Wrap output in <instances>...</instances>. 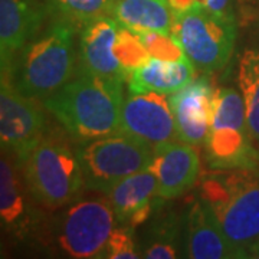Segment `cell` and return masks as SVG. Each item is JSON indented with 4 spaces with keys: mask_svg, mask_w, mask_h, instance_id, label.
Instances as JSON below:
<instances>
[{
    "mask_svg": "<svg viewBox=\"0 0 259 259\" xmlns=\"http://www.w3.org/2000/svg\"><path fill=\"white\" fill-rule=\"evenodd\" d=\"M78 28L79 25L69 19L51 15L19 52L8 74L20 93L44 101L78 74Z\"/></svg>",
    "mask_w": 259,
    "mask_h": 259,
    "instance_id": "6da1fadb",
    "label": "cell"
},
{
    "mask_svg": "<svg viewBox=\"0 0 259 259\" xmlns=\"http://www.w3.org/2000/svg\"><path fill=\"white\" fill-rule=\"evenodd\" d=\"M122 102V83L78 72L42 105L71 139L85 141L121 131Z\"/></svg>",
    "mask_w": 259,
    "mask_h": 259,
    "instance_id": "7a4b0ae2",
    "label": "cell"
},
{
    "mask_svg": "<svg viewBox=\"0 0 259 259\" xmlns=\"http://www.w3.org/2000/svg\"><path fill=\"white\" fill-rule=\"evenodd\" d=\"M199 193L236 256L259 258V170H213L203 176Z\"/></svg>",
    "mask_w": 259,
    "mask_h": 259,
    "instance_id": "3957f363",
    "label": "cell"
},
{
    "mask_svg": "<svg viewBox=\"0 0 259 259\" xmlns=\"http://www.w3.org/2000/svg\"><path fill=\"white\" fill-rule=\"evenodd\" d=\"M30 193L44 209L58 210L78 200L85 189L75 141L48 127L44 139L22 164Z\"/></svg>",
    "mask_w": 259,
    "mask_h": 259,
    "instance_id": "277c9868",
    "label": "cell"
},
{
    "mask_svg": "<svg viewBox=\"0 0 259 259\" xmlns=\"http://www.w3.org/2000/svg\"><path fill=\"white\" fill-rule=\"evenodd\" d=\"M85 187L105 194L122 179L151 166L154 146L124 131L75 143Z\"/></svg>",
    "mask_w": 259,
    "mask_h": 259,
    "instance_id": "5b68a950",
    "label": "cell"
},
{
    "mask_svg": "<svg viewBox=\"0 0 259 259\" xmlns=\"http://www.w3.org/2000/svg\"><path fill=\"white\" fill-rule=\"evenodd\" d=\"M115 223L108 196L78 199L68 204L54 222L47 241L52 239L59 252L68 258H102Z\"/></svg>",
    "mask_w": 259,
    "mask_h": 259,
    "instance_id": "8992f818",
    "label": "cell"
},
{
    "mask_svg": "<svg viewBox=\"0 0 259 259\" xmlns=\"http://www.w3.org/2000/svg\"><path fill=\"white\" fill-rule=\"evenodd\" d=\"M171 33L196 69L213 74L231 61L238 36L236 19L216 16L202 8L173 13Z\"/></svg>",
    "mask_w": 259,
    "mask_h": 259,
    "instance_id": "52a82bcc",
    "label": "cell"
},
{
    "mask_svg": "<svg viewBox=\"0 0 259 259\" xmlns=\"http://www.w3.org/2000/svg\"><path fill=\"white\" fill-rule=\"evenodd\" d=\"M47 130V117L39 101L20 93L9 75L2 74L0 143L3 153H9L23 164Z\"/></svg>",
    "mask_w": 259,
    "mask_h": 259,
    "instance_id": "ba28073f",
    "label": "cell"
},
{
    "mask_svg": "<svg viewBox=\"0 0 259 259\" xmlns=\"http://www.w3.org/2000/svg\"><path fill=\"white\" fill-rule=\"evenodd\" d=\"M39 207L25 180L22 164L5 153L0 161L2 229L19 241H45L48 225Z\"/></svg>",
    "mask_w": 259,
    "mask_h": 259,
    "instance_id": "9c48e42d",
    "label": "cell"
},
{
    "mask_svg": "<svg viewBox=\"0 0 259 259\" xmlns=\"http://www.w3.org/2000/svg\"><path fill=\"white\" fill-rule=\"evenodd\" d=\"M121 131L158 146L177 139L176 120L167 94L128 93L124 97Z\"/></svg>",
    "mask_w": 259,
    "mask_h": 259,
    "instance_id": "30bf717a",
    "label": "cell"
},
{
    "mask_svg": "<svg viewBox=\"0 0 259 259\" xmlns=\"http://www.w3.org/2000/svg\"><path fill=\"white\" fill-rule=\"evenodd\" d=\"M120 23L112 16H100L83 23L78 42V72L114 83H127L114 45Z\"/></svg>",
    "mask_w": 259,
    "mask_h": 259,
    "instance_id": "8fae6325",
    "label": "cell"
},
{
    "mask_svg": "<svg viewBox=\"0 0 259 259\" xmlns=\"http://www.w3.org/2000/svg\"><path fill=\"white\" fill-rule=\"evenodd\" d=\"M52 10L39 0H0V65L9 74L18 54L51 18Z\"/></svg>",
    "mask_w": 259,
    "mask_h": 259,
    "instance_id": "7c38bea8",
    "label": "cell"
},
{
    "mask_svg": "<svg viewBox=\"0 0 259 259\" xmlns=\"http://www.w3.org/2000/svg\"><path fill=\"white\" fill-rule=\"evenodd\" d=\"M150 168L157 176V196L173 200L189 192L200 175V156L193 144L180 140L166 141L154 147Z\"/></svg>",
    "mask_w": 259,
    "mask_h": 259,
    "instance_id": "4fadbf2b",
    "label": "cell"
},
{
    "mask_svg": "<svg viewBox=\"0 0 259 259\" xmlns=\"http://www.w3.org/2000/svg\"><path fill=\"white\" fill-rule=\"evenodd\" d=\"M214 90L207 76H200L170 94L177 139L193 146L204 144L213 118Z\"/></svg>",
    "mask_w": 259,
    "mask_h": 259,
    "instance_id": "5bb4252c",
    "label": "cell"
},
{
    "mask_svg": "<svg viewBox=\"0 0 259 259\" xmlns=\"http://www.w3.org/2000/svg\"><path fill=\"white\" fill-rule=\"evenodd\" d=\"M183 258H238L213 210L199 197L185 213Z\"/></svg>",
    "mask_w": 259,
    "mask_h": 259,
    "instance_id": "9a60e30c",
    "label": "cell"
},
{
    "mask_svg": "<svg viewBox=\"0 0 259 259\" xmlns=\"http://www.w3.org/2000/svg\"><path fill=\"white\" fill-rule=\"evenodd\" d=\"M157 190V176L148 167L122 179L105 196L111 202L117 223L134 231L151 219L154 206L160 200Z\"/></svg>",
    "mask_w": 259,
    "mask_h": 259,
    "instance_id": "2e32d148",
    "label": "cell"
},
{
    "mask_svg": "<svg viewBox=\"0 0 259 259\" xmlns=\"http://www.w3.org/2000/svg\"><path fill=\"white\" fill-rule=\"evenodd\" d=\"M204 146L207 164L213 170H259L246 124H212Z\"/></svg>",
    "mask_w": 259,
    "mask_h": 259,
    "instance_id": "e0dca14e",
    "label": "cell"
},
{
    "mask_svg": "<svg viewBox=\"0 0 259 259\" xmlns=\"http://www.w3.org/2000/svg\"><path fill=\"white\" fill-rule=\"evenodd\" d=\"M194 69V65L187 58L180 61L150 58L128 78V93H176L193 81Z\"/></svg>",
    "mask_w": 259,
    "mask_h": 259,
    "instance_id": "ac0fdd59",
    "label": "cell"
},
{
    "mask_svg": "<svg viewBox=\"0 0 259 259\" xmlns=\"http://www.w3.org/2000/svg\"><path fill=\"white\" fill-rule=\"evenodd\" d=\"M186 213V212H185ZM185 213L175 209L158 207L141 241V258L175 259L183 256V231Z\"/></svg>",
    "mask_w": 259,
    "mask_h": 259,
    "instance_id": "d6986e66",
    "label": "cell"
},
{
    "mask_svg": "<svg viewBox=\"0 0 259 259\" xmlns=\"http://www.w3.org/2000/svg\"><path fill=\"white\" fill-rule=\"evenodd\" d=\"M111 16L139 35L151 30L171 33L173 12L167 0H115Z\"/></svg>",
    "mask_w": 259,
    "mask_h": 259,
    "instance_id": "ffe728a7",
    "label": "cell"
},
{
    "mask_svg": "<svg viewBox=\"0 0 259 259\" xmlns=\"http://www.w3.org/2000/svg\"><path fill=\"white\" fill-rule=\"evenodd\" d=\"M238 85L245 100L250 143L259 161V40L242 51L238 62Z\"/></svg>",
    "mask_w": 259,
    "mask_h": 259,
    "instance_id": "44dd1931",
    "label": "cell"
},
{
    "mask_svg": "<svg viewBox=\"0 0 259 259\" xmlns=\"http://www.w3.org/2000/svg\"><path fill=\"white\" fill-rule=\"evenodd\" d=\"M52 13L82 26L100 16H111L115 0H45Z\"/></svg>",
    "mask_w": 259,
    "mask_h": 259,
    "instance_id": "7402d4cb",
    "label": "cell"
},
{
    "mask_svg": "<svg viewBox=\"0 0 259 259\" xmlns=\"http://www.w3.org/2000/svg\"><path fill=\"white\" fill-rule=\"evenodd\" d=\"M114 54L127 76V81L134 74V71H137L151 58L139 33L121 25L114 45Z\"/></svg>",
    "mask_w": 259,
    "mask_h": 259,
    "instance_id": "603a6c76",
    "label": "cell"
},
{
    "mask_svg": "<svg viewBox=\"0 0 259 259\" xmlns=\"http://www.w3.org/2000/svg\"><path fill=\"white\" fill-rule=\"evenodd\" d=\"M140 37L151 58H157L163 61H180L187 58L183 48L173 33L151 30L140 33Z\"/></svg>",
    "mask_w": 259,
    "mask_h": 259,
    "instance_id": "cb8c5ba5",
    "label": "cell"
},
{
    "mask_svg": "<svg viewBox=\"0 0 259 259\" xmlns=\"http://www.w3.org/2000/svg\"><path fill=\"white\" fill-rule=\"evenodd\" d=\"M102 258L107 259H137L141 258L137 243L133 238V229L120 226L112 231Z\"/></svg>",
    "mask_w": 259,
    "mask_h": 259,
    "instance_id": "d4e9b609",
    "label": "cell"
},
{
    "mask_svg": "<svg viewBox=\"0 0 259 259\" xmlns=\"http://www.w3.org/2000/svg\"><path fill=\"white\" fill-rule=\"evenodd\" d=\"M202 9L225 19H236L232 6V0H197Z\"/></svg>",
    "mask_w": 259,
    "mask_h": 259,
    "instance_id": "484cf974",
    "label": "cell"
},
{
    "mask_svg": "<svg viewBox=\"0 0 259 259\" xmlns=\"http://www.w3.org/2000/svg\"><path fill=\"white\" fill-rule=\"evenodd\" d=\"M167 2L173 13H185L196 8H200L197 0H167Z\"/></svg>",
    "mask_w": 259,
    "mask_h": 259,
    "instance_id": "4316f807",
    "label": "cell"
}]
</instances>
